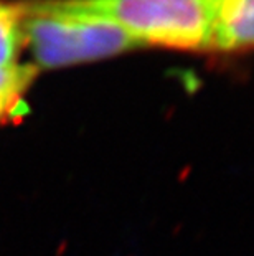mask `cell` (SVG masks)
<instances>
[{
	"instance_id": "cell-1",
	"label": "cell",
	"mask_w": 254,
	"mask_h": 256,
	"mask_svg": "<svg viewBox=\"0 0 254 256\" xmlns=\"http://www.w3.org/2000/svg\"><path fill=\"white\" fill-rule=\"evenodd\" d=\"M20 8L25 46L38 70L91 63L145 48L119 25L71 12L56 0H30L21 2Z\"/></svg>"
},
{
	"instance_id": "cell-2",
	"label": "cell",
	"mask_w": 254,
	"mask_h": 256,
	"mask_svg": "<svg viewBox=\"0 0 254 256\" xmlns=\"http://www.w3.org/2000/svg\"><path fill=\"white\" fill-rule=\"evenodd\" d=\"M71 12L109 20L144 46L210 50L218 0H56Z\"/></svg>"
},
{
	"instance_id": "cell-3",
	"label": "cell",
	"mask_w": 254,
	"mask_h": 256,
	"mask_svg": "<svg viewBox=\"0 0 254 256\" xmlns=\"http://www.w3.org/2000/svg\"><path fill=\"white\" fill-rule=\"evenodd\" d=\"M248 48H254V0H218L210 50Z\"/></svg>"
},
{
	"instance_id": "cell-4",
	"label": "cell",
	"mask_w": 254,
	"mask_h": 256,
	"mask_svg": "<svg viewBox=\"0 0 254 256\" xmlns=\"http://www.w3.org/2000/svg\"><path fill=\"white\" fill-rule=\"evenodd\" d=\"M40 70L17 63L0 70V126L26 114V94Z\"/></svg>"
},
{
	"instance_id": "cell-5",
	"label": "cell",
	"mask_w": 254,
	"mask_h": 256,
	"mask_svg": "<svg viewBox=\"0 0 254 256\" xmlns=\"http://www.w3.org/2000/svg\"><path fill=\"white\" fill-rule=\"evenodd\" d=\"M23 46V15L20 4L0 2V70L17 64Z\"/></svg>"
}]
</instances>
